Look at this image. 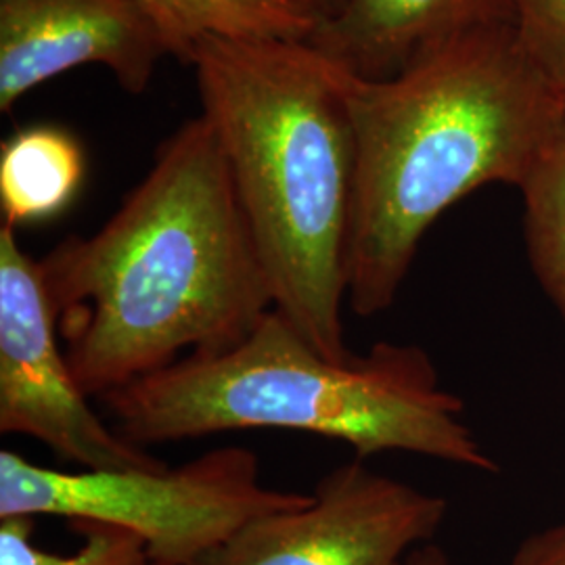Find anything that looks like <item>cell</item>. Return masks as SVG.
<instances>
[{"label":"cell","mask_w":565,"mask_h":565,"mask_svg":"<svg viewBox=\"0 0 565 565\" xmlns=\"http://www.w3.org/2000/svg\"><path fill=\"white\" fill-rule=\"evenodd\" d=\"M39 263L65 356L97 398L182 352L242 342L275 308L223 147L203 116L160 145L147 177L95 235H70Z\"/></svg>","instance_id":"obj_1"},{"label":"cell","mask_w":565,"mask_h":565,"mask_svg":"<svg viewBox=\"0 0 565 565\" xmlns=\"http://www.w3.org/2000/svg\"><path fill=\"white\" fill-rule=\"evenodd\" d=\"M340 78L356 141L348 306L366 319L394 306L448 207L486 184H524L565 128V97L513 25L467 34L390 81Z\"/></svg>","instance_id":"obj_2"},{"label":"cell","mask_w":565,"mask_h":565,"mask_svg":"<svg viewBox=\"0 0 565 565\" xmlns=\"http://www.w3.org/2000/svg\"><path fill=\"white\" fill-rule=\"evenodd\" d=\"M191 65L275 308L324 356L348 359L356 141L340 70L306 41L221 36Z\"/></svg>","instance_id":"obj_3"},{"label":"cell","mask_w":565,"mask_h":565,"mask_svg":"<svg viewBox=\"0 0 565 565\" xmlns=\"http://www.w3.org/2000/svg\"><path fill=\"white\" fill-rule=\"evenodd\" d=\"M102 403L116 431L142 448L273 427L345 443L361 461L408 452L499 471L422 345L373 343L331 361L277 308L242 342L182 356Z\"/></svg>","instance_id":"obj_4"},{"label":"cell","mask_w":565,"mask_h":565,"mask_svg":"<svg viewBox=\"0 0 565 565\" xmlns=\"http://www.w3.org/2000/svg\"><path fill=\"white\" fill-rule=\"evenodd\" d=\"M312 494L263 482L260 459L243 446H221L181 467L57 471L0 450V518H63L128 530L151 564L195 565L243 525Z\"/></svg>","instance_id":"obj_5"},{"label":"cell","mask_w":565,"mask_h":565,"mask_svg":"<svg viewBox=\"0 0 565 565\" xmlns=\"http://www.w3.org/2000/svg\"><path fill=\"white\" fill-rule=\"evenodd\" d=\"M41 263L0 224V431L49 446L81 469H160V459L103 422L76 382Z\"/></svg>","instance_id":"obj_6"},{"label":"cell","mask_w":565,"mask_h":565,"mask_svg":"<svg viewBox=\"0 0 565 565\" xmlns=\"http://www.w3.org/2000/svg\"><path fill=\"white\" fill-rule=\"evenodd\" d=\"M296 509L263 515L195 565H404L445 524L448 503L361 459L324 473Z\"/></svg>","instance_id":"obj_7"},{"label":"cell","mask_w":565,"mask_h":565,"mask_svg":"<svg viewBox=\"0 0 565 565\" xmlns=\"http://www.w3.org/2000/svg\"><path fill=\"white\" fill-rule=\"evenodd\" d=\"M163 57L162 32L135 0H0V111L74 67L103 65L141 95Z\"/></svg>","instance_id":"obj_8"},{"label":"cell","mask_w":565,"mask_h":565,"mask_svg":"<svg viewBox=\"0 0 565 565\" xmlns=\"http://www.w3.org/2000/svg\"><path fill=\"white\" fill-rule=\"evenodd\" d=\"M513 23V0H343L306 42L345 74L384 82L467 34Z\"/></svg>","instance_id":"obj_9"},{"label":"cell","mask_w":565,"mask_h":565,"mask_svg":"<svg viewBox=\"0 0 565 565\" xmlns=\"http://www.w3.org/2000/svg\"><path fill=\"white\" fill-rule=\"evenodd\" d=\"M84 174V147L67 128H21L0 145L2 224L20 228L60 216L81 193Z\"/></svg>","instance_id":"obj_10"},{"label":"cell","mask_w":565,"mask_h":565,"mask_svg":"<svg viewBox=\"0 0 565 565\" xmlns=\"http://www.w3.org/2000/svg\"><path fill=\"white\" fill-rule=\"evenodd\" d=\"M162 32L170 57L191 65L198 46L221 39L306 41L315 20L275 0H135Z\"/></svg>","instance_id":"obj_11"},{"label":"cell","mask_w":565,"mask_h":565,"mask_svg":"<svg viewBox=\"0 0 565 565\" xmlns=\"http://www.w3.org/2000/svg\"><path fill=\"white\" fill-rule=\"evenodd\" d=\"M532 273L565 323V128L520 186Z\"/></svg>","instance_id":"obj_12"},{"label":"cell","mask_w":565,"mask_h":565,"mask_svg":"<svg viewBox=\"0 0 565 565\" xmlns=\"http://www.w3.org/2000/svg\"><path fill=\"white\" fill-rule=\"evenodd\" d=\"M34 527L36 518H0V565H151L141 539L118 525L70 522L82 539L70 555L34 546Z\"/></svg>","instance_id":"obj_13"},{"label":"cell","mask_w":565,"mask_h":565,"mask_svg":"<svg viewBox=\"0 0 565 565\" xmlns=\"http://www.w3.org/2000/svg\"><path fill=\"white\" fill-rule=\"evenodd\" d=\"M513 7L518 41L565 97V0H513Z\"/></svg>","instance_id":"obj_14"},{"label":"cell","mask_w":565,"mask_h":565,"mask_svg":"<svg viewBox=\"0 0 565 565\" xmlns=\"http://www.w3.org/2000/svg\"><path fill=\"white\" fill-rule=\"evenodd\" d=\"M509 565H565V522L527 536Z\"/></svg>","instance_id":"obj_15"},{"label":"cell","mask_w":565,"mask_h":565,"mask_svg":"<svg viewBox=\"0 0 565 565\" xmlns=\"http://www.w3.org/2000/svg\"><path fill=\"white\" fill-rule=\"evenodd\" d=\"M275 2H281V4L302 11L303 15L315 20L317 25L331 20L342 9L343 4V0H275Z\"/></svg>","instance_id":"obj_16"},{"label":"cell","mask_w":565,"mask_h":565,"mask_svg":"<svg viewBox=\"0 0 565 565\" xmlns=\"http://www.w3.org/2000/svg\"><path fill=\"white\" fill-rule=\"evenodd\" d=\"M404 565H450V559L440 546L425 543L406 557Z\"/></svg>","instance_id":"obj_17"},{"label":"cell","mask_w":565,"mask_h":565,"mask_svg":"<svg viewBox=\"0 0 565 565\" xmlns=\"http://www.w3.org/2000/svg\"><path fill=\"white\" fill-rule=\"evenodd\" d=\"M151 565H160V564H151Z\"/></svg>","instance_id":"obj_18"}]
</instances>
